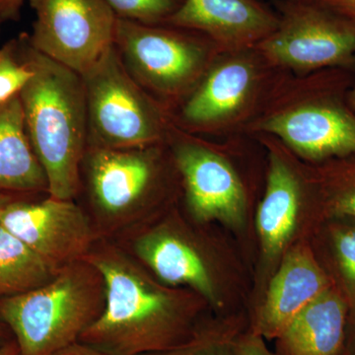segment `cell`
Listing matches in <instances>:
<instances>
[{
	"mask_svg": "<svg viewBox=\"0 0 355 355\" xmlns=\"http://www.w3.org/2000/svg\"><path fill=\"white\" fill-rule=\"evenodd\" d=\"M85 260L105 280L104 310L79 342L105 355H157L186 342L203 299L166 286L113 240L99 239Z\"/></svg>",
	"mask_w": 355,
	"mask_h": 355,
	"instance_id": "6da1fadb",
	"label": "cell"
},
{
	"mask_svg": "<svg viewBox=\"0 0 355 355\" xmlns=\"http://www.w3.org/2000/svg\"><path fill=\"white\" fill-rule=\"evenodd\" d=\"M17 43L34 72L19 99L28 137L48 180V195L76 200L88 147L83 76L35 50L27 33L17 37Z\"/></svg>",
	"mask_w": 355,
	"mask_h": 355,
	"instance_id": "7a4b0ae2",
	"label": "cell"
},
{
	"mask_svg": "<svg viewBox=\"0 0 355 355\" xmlns=\"http://www.w3.org/2000/svg\"><path fill=\"white\" fill-rule=\"evenodd\" d=\"M177 173L166 141L132 148L88 146L76 200L99 239L116 240L170 209Z\"/></svg>",
	"mask_w": 355,
	"mask_h": 355,
	"instance_id": "3957f363",
	"label": "cell"
},
{
	"mask_svg": "<svg viewBox=\"0 0 355 355\" xmlns=\"http://www.w3.org/2000/svg\"><path fill=\"white\" fill-rule=\"evenodd\" d=\"M105 302L104 277L84 259L60 268L43 286L0 298V318L20 355H55L80 340L102 314Z\"/></svg>",
	"mask_w": 355,
	"mask_h": 355,
	"instance_id": "277c9868",
	"label": "cell"
},
{
	"mask_svg": "<svg viewBox=\"0 0 355 355\" xmlns=\"http://www.w3.org/2000/svg\"><path fill=\"white\" fill-rule=\"evenodd\" d=\"M81 76L88 146L132 148L166 141L172 128L167 110L133 80L114 46Z\"/></svg>",
	"mask_w": 355,
	"mask_h": 355,
	"instance_id": "5b68a950",
	"label": "cell"
},
{
	"mask_svg": "<svg viewBox=\"0 0 355 355\" xmlns=\"http://www.w3.org/2000/svg\"><path fill=\"white\" fill-rule=\"evenodd\" d=\"M169 26L118 18L114 40L128 74L164 108L190 94L207 60V46L186 29Z\"/></svg>",
	"mask_w": 355,
	"mask_h": 355,
	"instance_id": "8992f818",
	"label": "cell"
},
{
	"mask_svg": "<svg viewBox=\"0 0 355 355\" xmlns=\"http://www.w3.org/2000/svg\"><path fill=\"white\" fill-rule=\"evenodd\" d=\"M35 12L30 44L83 74L114 46L118 17L106 0H29Z\"/></svg>",
	"mask_w": 355,
	"mask_h": 355,
	"instance_id": "52a82bcc",
	"label": "cell"
},
{
	"mask_svg": "<svg viewBox=\"0 0 355 355\" xmlns=\"http://www.w3.org/2000/svg\"><path fill=\"white\" fill-rule=\"evenodd\" d=\"M113 241L166 286L190 289L210 304L220 305L202 243L177 210H165Z\"/></svg>",
	"mask_w": 355,
	"mask_h": 355,
	"instance_id": "ba28073f",
	"label": "cell"
},
{
	"mask_svg": "<svg viewBox=\"0 0 355 355\" xmlns=\"http://www.w3.org/2000/svg\"><path fill=\"white\" fill-rule=\"evenodd\" d=\"M0 225L58 268L84 260L99 240L94 225L76 200L25 196L0 212Z\"/></svg>",
	"mask_w": 355,
	"mask_h": 355,
	"instance_id": "9c48e42d",
	"label": "cell"
},
{
	"mask_svg": "<svg viewBox=\"0 0 355 355\" xmlns=\"http://www.w3.org/2000/svg\"><path fill=\"white\" fill-rule=\"evenodd\" d=\"M166 144L179 173L187 211L193 221L237 226L246 214V195L239 178L220 155L172 127Z\"/></svg>",
	"mask_w": 355,
	"mask_h": 355,
	"instance_id": "30bf717a",
	"label": "cell"
},
{
	"mask_svg": "<svg viewBox=\"0 0 355 355\" xmlns=\"http://www.w3.org/2000/svg\"><path fill=\"white\" fill-rule=\"evenodd\" d=\"M275 64L311 70L349 64L355 55V25L318 3L294 6L261 41Z\"/></svg>",
	"mask_w": 355,
	"mask_h": 355,
	"instance_id": "8fae6325",
	"label": "cell"
},
{
	"mask_svg": "<svg viewBox=\"0 0 355 355\" xmlns=\"http://www.w3.org/2000/svg\"><path fill=\"white\" fill-rule=\"evenodd\" d=\"M261 128L313 160L355 156V116L329 100L305 103L273 114Z\"/></svg>",
	"mask_w": 355,
	"mask_h": 355,
	"instance_id": "7c38bea8",
	"label": "cell"
},
{
	"mask_svg": "<svg viewBox=\"0 0 355 355\" xmlns=\"http://www.w3.org/2000/svg\"><path fill=\"white\" fill-rule=\"evenodd\" d=\"M331 287L326 273L311 252L306 248H296L287 254L273 277L250 331L275 340L301 311Z\"/></svg>",
	"mask_w": 355,
	"mask_h": 355,
	"instance_id": "4fadbf2b",
	"label": "cell"
},
{
	"mask_svg": "<svg viewBox=\"0 0 355 355\" xmlns=\"http://www.w3.org/2000/svg\"><path fill=\"white\" fill-rule=\"evenodd\" d=\"M279 23L256 0H183L165 24L202 33L218 43L239 46L263 41Z\"/></svg>",
	"mask_w": 355,
	"mask_h": 355,
	"instance_id": "5bb4252c",
	"label": "cell"
},
{
	"mask_svg": "<svg viewBox=\"0 0 355 355\" xmlns=\"http://www.w3.org/2000/svg\"><path fill=\"white\" fill-rule=\"evenodd\" d=\"M256 81L253 64L233 58L203 74L190 94L179 104L178 121L187 130L220 123L244 106Z\"/></svg>",
	"mask_w": 355,
	"mask_h": 355,
	"instance_id": "9a60e30c",
	"label": "cell"
},
{
	"mask_svg": "<svg viewBox=\"0 0 355 355\" xmlns=\"http://www.w3.org/2000/svg\"><path fill=\"white\" fill-rule=\"evenodd\" d=\"M349 319V304L331 287L275 338V354L345 355Z\"/></svg>",
	"mask_w": 355,
	"mask_h": 355,
	"instance_id": "2e32d148",
	"label": "cell"
},
{
	"mask_svg": "<svg viewBox=\"0 0 355 355\" xmlns=\"http://www.w3.org/2000/svg\"><path fill=\"white\" fill-rule=\"evenodd\" d=\"M0 191L48 195V180L28 137L19 96L0 105Z\"/></svg>",
	"mask_w": 355,
	"mask_h": 355,
	"instance_id": "e0dca14e",
	"label": "cell"
},
{
	"mask_svg": "<svg viewBox=\"0 0 355 355\" xmlns=\"http://www.w3.org/2000/svg\"><path fill=\"white\" fill-rule=\"evenodd\" d=\"M300 207L298 180L279 156H272L268 183L257 216L261 246L268 258L282 253L291 239Z\"/></svg>",
	"mask_w": 355,
	"mask_h": 355,
	"instance_id": "ac0fdd59",
	"label": "cell"
},
{
	"mask_svg": "<svg viewBox=\"0 0 355 355\" xmlns=\"http://www.w3.org/2000/svg\"><path fill=\"white\" fill-rule=\"evenodd\" d=\"M0 225V298L43 286L60 272Z\"/></svg>",
	"mask_w": 355,
	"mask_h": 355,
	"instance_id": "d6986e66",
	"label": "cell"
},
{
	"mask_svg": "<svg viewBox=\"0 0 355 355\" xmlns=\"http://www.w3.org/2000/svg\"><path fill=\"white\" fill-rule=\"evenodd\" d=\"M241 324L229 321H200L190 338L177 347L157 355H235Z\"/></svg>",
	"mask_w": 355,
	"mask_h": 355,
	"instance_id": "ffe728a7",
	"label": "cell"
},
{
	"mask_svg": "<svg viewBox=\"0 0 355 355\" xmlns=\"http://www.w3.org/2000/svg\"><path fill=\"white\" fill-rule=\"evenodd\" d=\"M33 74L30 65L21 58L17 38L4 44L0 48V105L19 96Z\"/></svg>",
	"mask_w": 355,
	"mask_h": 355,
	"instance_id": "44dd1931",
	"label": "cell"
},
{
	"mask_svg": "<svg viewBox=\"0 0 355 355\" xmlns=\"http://www.w3.org/2000/svg\"><path fill=\"white\" fill-rule=\"evenodd\" d=\"M119 19L158 25L176 12L183 0H106Z\"/></svg>",
	"mask_w": 355,
	"mask_h": 355,
	"instance_id": "7402d4cb",
	"label": "cell"
},
{
	"mask_svg": "<svg viewBox=\"0 0 355 355\" xmlns=\"http://www.w3.org/2000/svg\"><path fill=\"white\" fill-rule=\"evenodd\" d=\"M327 189L331 216L355 221V162L345 163L333 170Z\"/></svg>",
	"mask_w": 355,
	"mask_h": 355,
	"instance_id": "603a6c76",
	"label": "cell"
},
{
	"mask_svg": "<svg viewBox=\"0 0 355 355\" xmlns=\"http://www.w3.org/2000/svg\"><path fill=\"white\" fill-rule=\"evenodd\" d=\"M333 245L349 297V320L355 319V225H340L334 229Z\"/></svg>",
	"mask_w": 355,
	"mask_h": 355,
	"instance_id": "cb8c5ba5",
	"label": "cell"
},
{
	"mask_svg": "<svg viewBox=\"0 0 355 355\" xmlns=\"http://www.w3.org/2000/svg\"><path fill=\"white\" fill-rule=\"evenodd\" d=\"M235 355H277L266 347L263 338L252 331L243 333L238 338Z\"/></svg>",
	"mask_w": 355,
	"mask_h": 355,
	"instance_id": "d4e9b609",
	"label": "cell"
},
{
	"mask_svg": "<svg viewBox=\"0 0 355 355\" xmlns=\"http://www.w3.org/2000/svg\"><path fill=\"white\" fill-rule=\"evenodd\" d=\"M318 4L355 25V0H320Z\"/></svg>",
	"mask_w": 355,
	"mask_h": 355,
	"instance_id": "484cf974",
	"label": "cell"
},
{
	"mask_svg": "<svg viewBox=\"0 0 355 355\" xmlns=\"http://www.w3.org/2000/svg\"><path fill=\"white\" fill-rule=\"evenodd\" d=\"M26 0H0V27L9 21L19 19Z\"/></svg>",
	"mask_w": 355,
	"mask_h": 355,
	"instance_id": "4316f807",
	"label": "cell"
},
{
	"mask_svg": "<svg viewBox=\"0 0 355 355\" xmlns=\"http://www.w3.org/2000/svg\"><path fill=\"white\" fill-rule=\"evenodd\" d=\"M55 355H105L99 350L81 342L73 343Z\"/></svg>",
	"mask_w": 355,
	"mask_h": 355,
	"instance_id": "83f0119b",
	"label": "cell"
},
{
	"mask_svg": "<svg viewBox=\"0 0 355 355\" xmlns=\"http://www.w3.org/2000/svg\"><path fill=\"white\" fill-rule=\"evenodd\" d=\"M345 355H355V319H349Z\"/></svg>",
	"mask_w": 355,
	"mask_h": 355,
	"instance_id": "f1b7e54d",
	"label": "cell"
},
{
	"mask_svg": "<svg viewBox=\"0 0 355 355\" xmlns=\"http://www.w3.org/2000/svg\"><path fill=\"white\" fill-rule=\"evenodd\" d=\"M13 340L12 334H11L8 327L6 326V323L2 321L1 318H0V347H3L6 343Z\"/></svg>",
	"mask_w": 355,
	"mask_h": 355,
	"instance_id": "f546056e",
	"label": "cell"
},
{
	"mask_svg": "<svg viewBox=\"0 0 355 355\" xmlns=\"http://www.w3.org/2000/svg\"><path fill=\"white\" fill-rule=\"evenodd\" d=\"M25 196L31 195H18V193H6V191H0V212L1 210L6 207L8 203L13 202V200H17L21 197H25ZM38 196V195H37Z\"/></svg>",
	"mask_w": 355,
	"mask_h": 355,
	"instance_id": "4dcf8cb0",
	"label": "cell"
},
{
	"mask_svg": "<svg viewBox=\"0 0 355 355\" xmlns=\"http://www.w3.org/2000/svg\"><path fill=\"white\" fill-rule=\"evenodd\" d=\"M0 355H20L19 349L15 340H11L3 347H0Z\"/></svg>",
	"mask_w": 355,
	"mask_h": 355,
	"instance_id": "1f68e13d",
	"label": "cell"
},
{
	"mask_svg": "<svg viewBox=\"0 0 355 355\" xmlns=\"http://www.w3.org/2000/svg\"><path fill=\"white\" fill-rule=\"evenodd\" d=\"M350 103H352V106L355 108V86L354 88L352 89V93H350Z\"/></svg>",
	"mask_w": 355,
	"mask_h": 355,
	"instance_id": "d6a6232c",
	"label": "cell"
},
{
	"mask_svg": "<svg viewBox=\"0 0 355 355\" xmlns=\"http://www.w3.org/2000/svg\"><path fill=\"white\" fill-rule=\"evenodd\" d=\"M300 2H303V3H318L320 0H299Z\"/></svg>",
	"mask_w": 355,
	"mask_h": 355,
	"instance_id": "836d02e7",
	"label": "cell"
}]
</instances>
